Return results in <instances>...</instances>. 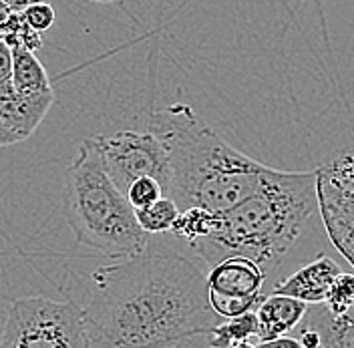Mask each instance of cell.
<instances>
[{"label": "cell", "instance_id": "6da1fadb", "mask_svg": "<svg viewBox=\"0 0 354 348\" xmlns=\"http://www.w3.org/2000/svg\"><path fill=\"white\" fill-rule=\"evenodd\" d=\"M81 308L91 348L207 345L209 330L221 322L198 264L153 238L135 256L97 268Z\"/></svg>", "mask_w": 354, "mask_h": 348}, {"label": "cell", "instance_id": "7a4b0ae2", "mask_svg": "<svg viewBox=\"0 0 354 348\" xmlns=\"http://www.w3.org/2000/svg\"><path fill=\"white\" fill-rule=\"evenodd\" d=\"M149 131L163 143L169 159L165 196L181 210L203 208L223 214L254 196L272 167L234 149L185 103L149 115Z\"/></svg>", "mask_w": 354, "mask_h": 348}, {"label": "cell", "instance_id": "3957f363", "mask_svg": "<svg viewBox=\"0 0 354 348\" xmlns=\"http://www.w3.org/2000/svg\"><path fill=\"white\" fill-rule=\"evenodd\" d=\"M316 212V174L274 170L254 196L216 214L212 234L192 250L209 268L223 258L243 256L268 272L286 258Z\"/></svg>", "mask_w": 354, "mask_h": 348}, {"label": "cell", "instance_id": "277c9868", "mask_svg": "<svg viewBox=\"0 0 354 348\" xmlns=\"http://www.w3.org/2000/svg\"><path fill=\"white\" fill-rule=\"evenodd\" d=\"M63 216L75 239L109 258L135 256L151 236L135 221V210L103 167L93 137L79 143L63 187Z\"/></svg>", "mask_w": 354, "mask_h": 348}, {"label": "cell", "instance_id": "5b68a950", "mask_svg": "<svg viewBox=\"0 0 354 348\" xmlns=\"http://www.w3.org/2000/svg\"><path fill=\"white\" fill-rule=\"evenodd\" d=\"M0 348H91L83 308L46 296L19 298L6 312Z\"/></svg>", "mask_w": 354, "mask_h": 348}, {"label": "cell", "instance_id": "8992f818", "mask_svg": "<svg viewBox=\"0 0 354 348\" xmlns=\"http://www.w3.org/2000/svg\"><path fill=\"white\" fill-rule=\"evenodd\" d=\"M103 167L113 185L125 194L139 177H153L163 192L169 181V159L163 143L151 131H117L113 135H95Z\"/></svg>", "mask_w": 354, "mask_h": 348}, {"label": "cell", "instance_id": "52a82bcc", "mask_svg": "<svg viewBox=\"0 0 354 348\" xmlns=\"http://www.w3.org/2000/svg\"><path fill=\"white\" fill-rule=\"evenodd\" d=\"M316 199L328 238L354 268V143L316 172Z\"/></svg>", "mask_w": 354, "mask_h": 348}, {"label": "cell", "instance_id": "ba28073f", "mask_svg": "<svg viewBox=\"0 0 354 348\" xmlns=\"http://www.w3.org/2000/svg\"><path fill=\"white\" fill-rule=\"evenodd\" d=\"M266 272L250 258L230 256L209 268L205 274L207 302L220 320L254 312L260 304Z\"/></svg>", "mask_w": 354, "mask_h": 348}, {"label": "cell", "instance_id": "9c48e42d", "mask_svg": "<svg viewBox=\"0 0 354 348\" xmlns=\"http://www.w3.org/2000/svg\"><path fill=\"white\" fill-rule=\"evenodd\" d=\"M53 103V89L41 93H19L10 79L0 81V123L21 135L22 139H28L37 131Z\"/></svg>", "mask_w": 354, "mask_h": 348}, {"label": "cell", "instance_id": "30bf717a", "mask_svg": "<svg viewBox=\"0 0 354 348\" xmlns=\"http://www.w3.org/2000/svg\"><path fill=\"white\" fill-rule=\"evenodd\" d=\"M338 272L340 268L336 262L328 256H320L316 260L304 264L302 268H298L286 280L276 284L272 294L290 296L308 306L324 304L328 288Z\"/></svg>", "mask_w": 354, "mask_h": 348}, {"label": "cell", "instance_id": "8fae6325", "mask_svg": "<svg viewBox=\"0 0 354 348\" xmlns=\"http://www.w3.org/2000/svg\"><path fill=\"white\" fill-rule=\"evenodd\" d=\"M306 310L308 304L294 300L290 296H282V294L264 296L254 310L258 322V332H256L258 342L288 336L290 332H294L304 320Z\"/></svg>", "mask_w": 354, "mask_h": 348}, {"label": "cell", "instance_id": "7c38bea8", "mask_svg": "<svg viewBox=\"0 0 354 348\" xmlns=\"http://www.w3.org/2000/svg\"><path fill=\"white\" fill-rule=\"evenodd\" d=\"M320 336V348H354V308L332 314L324 304L308 306L304 320Z\"/></svg>", "mask_w": 354, "mask_h": 348}, {"label": "cell", "instance_id": "4fadbf2b", "mask_svg": "<svg viewBox=\"0 0 354 348\" xmlns=\"http://www.w3.org/2000/svg\"><path fill=\"white\" fill-rule=\"evenodd\" d=\"M10 83L19 93H41L50 91V81L46 75V68L37 59L35 53L26 48H10Z\"/></svg>", "mask_w": 354, "mask_h": 348}, {"label": "cell", "instance_id": "5bb4252c", "mask_svg": "<svg viewBox=\"0 0 354 348\" xmlns=\"http://www.w3.org/2000/svg\"><path fill=\"white\" fill-rule=\"evenodd\" d=\"M214 223H216V214L203 208H185L179 212L169 236L181 241L183 246L192 248L194 244H198L212 234Z\"/></svg>", "mask_w": 354, "mask_h": 348}, {"label": "cell", "instance_id": "9a60e30c", "mask_svg": "<svg viewBox=\"0 0 354 348\" xmlns=\"http://www.w3.org/2000/svg\"><path fill=\"white\" fill-rule=\"evenodd\" d=\"M258 322L254 312H245L242 316L225 318L218 327H214L207 334V347L212 348H230L238 342H248L256 338Z\"/></svg>", "mask_w": 354, "mask_h": 348}, {"label": "cell", "instance_id": "2e32d148", "mask_svg": "<svg viewBox=\"0 0 354 348\" xmlns=\"http://www.w3.org/2000/svg\"><path fill=\"white\" fill-rule=\"evenodd\" d=\"M179 216V208L171 197L163 196L147 208L135 210V221L147 236H165L171 232Z\"/></svg>", "mask_w": 354, "mask_h": 348}, {"label": "cell", "instance_id": "e0dca14e", "mask_svg": "<svg viewBox=\"0 0 354 348\" xmlns=\"http://www.w3.org/2000/svg\"><path fill=\"white\" fill-rule=\"evenodd\" d=\"M0 41L8 48H26L30 53L43 48V35L26 24L22 12H10V17L0 26Z\"/></svg>", "mask_w": 354, "mask_h": 348}, {"label": "cell", "instance_id": "ac0fdd59", "mask_svg": "<svg viewBox=\"0 0 354 348\" xmlns=\"http://www.w3.org/2000/svg\"><path fill=\"white\" fill-rule=\"evenodd\" d=\"M326 310L332 314H344L354 308V274L353 272H338L332 280L326 300Z\"/></svg>", "mask_w": 354, "mask_h": 348}, {"label": "cell", "instance_id": "d6986e66", "mask_svg": "<svg viewBox=\"0 0 354 348\" xmlns=\"http://www.w3.org/2000/svg\"><path fill=\"white\" fill-rule=\"evenodd\" d=\"M163 196H165V192H163L161 183L157 179H153V177H139V179H135L131 185L127 187V192H125V197H127V201H129V205H131L133 210L147 208V205L155 203L157 199H161Z\"/></svg>", "mask_w": 354, "mask_h": 348}, {"label": "cell", "instance_id": "ffe728a7", "mask_svg": "<svg viewBox=\"0 0 354 348\" xmlns=\"http://www.w3.org/2000/svg\"><path fill=\"white\" fill-rule=\"evenodd\" d=\"M22 17H24V21L32 30L43 35L44 30H48L53 26V22H55V8L48 2L32 4L26 10H22Z\"/></svg>", "mask_w": 354, "mask_h": 348}, {"label": "cell", "instance_id": "44dd1931", "mask_svg": "<svg viewBox=\"0 0 354 348\" xmlns=\"http://www.w3.org/2000/svg\"><path fill=\"white\" fill-rule=\"evenodd\" d=\"M296 330H298L296 340L302 345V348H320V336L314 328L308 327L306 322H300Z\"/></svg>", "mask_w": 354, "mask_h": 348}, {"label": "cell", "instance_id": "7402d4cb", "mask_svg": "<svg viewBox=\"0 0 354 348\" xmlns=\"http://www.w3.org/2000/svg\"><path fill=\"white\" fill-rule=\"evenodd\" d=\"M256 348H302V345L294 338V336H280V338H272V340H262L258 342Z\"/></svg>", "mask_w": 354, "mask_h": 348}, {"label": "cell", "instance_id": "603a6c76", "mask_svg": "<svg viewBox=\"0 0 354 348\" xmlns=\"http://www.w3.org/2000/svg\"><path fill=\"white\" fill-rule=\"evenodd\" d=\"M10 68H12L10 48L0 41V81L10 79Z\"/></svg>", "mask_w": 354, "mask_h": 348}, {"label": "cell", "instance_id": "cb8c5ba5", "mask_svg": "<svg viewBox=\"0 0 354 348\" xmlns=\"http://www.w3.org/2000/svg\"><path fill=\"white\" fill-rule=\"evenodd\" d=\"M24 141L21 135H17L15 131H10L4 123H0V147H10V145H17Z\"/></svg>", "mask_w": 354, "mask_h": 348}, {"label": "cell", "instance_id": "d4e9b609", "mask_svg": "<svg viewBox=\"0 0 354 348\" xmlns=\"http://www.w3.org/2000/svg\"><path fill=\"white\" fill-rule=\"evenodd\" d=\"M12 12H22V10H26L28 6H32V4H41V2H48V0H2Z\"/></svg>", "mask_w": 354, "mask_h": 348}, {"label": "cell", "instance_id": "484cf974", "mask_svg": "<svg viewBox=\"0 0 354 348\" xmlns=\"http://www.w3.org/2000/svg\"><path fill=\"white\" fill-rule=\"evenodd\" d=\"M10 12H12V10H10V8H8V6H6L2 0H0V26L4 24V21H6L8 17H10Z\"/></svg>", "mask_w": 354, "mask_h": 348}, {"label": "cell", "instance_id": "4316f807", "mask_svg": "<svg viewBox=\"0 0 354 348\" xmlns=\"http://www.w3.org/2000/svg\"><path fill=\"white\" fill-rule=\"evenodd\" d=\"M230 348H256V345L252 340H248V342H238V345H234V347Z\"/></svg>", "mask_w": 354, "mask_h": 348}, {"label": "cell", "instance_id": "83f0119b", "mask_svg": "<svg viewBox=\"0 0 354 348\" xmlns=\"http://www.w3.org/2000/svg\"><path fill=\"white\" fill-rule=\"evenodd\" d=\"M207 347V345H203V342H192V345H183V347H176V348H203Z\"/></svg>", "mask_w": 354, "mask_h": 348}, {"label": "cell", "instance_id": "f1b7e54d", "mask_svg": "<svg viewBox=\"0 0 354 348\" xmlns=\"http://www.w3.org/2000/svg\"><path fill=\"white\" fill-rule=\"evenodd\" d=\"M91 2H101V4H107V2H119V0H91Z\"/></svg>", "mask_w": 354, "mask_h": 348}, {"label": "cell", "instance_id": "f546056e", "mask_svg": "<svg viewBox=\"0 0 354 348\" xmlns=\"http://www.w3.org/2000/svg\"><path fill=\"white\" fill-rule=\"evenodd\" d=\"M203 348H212V347H203Z\"/></svg>", "mask_w": 354, "mask_h": 348}]
</instances>
